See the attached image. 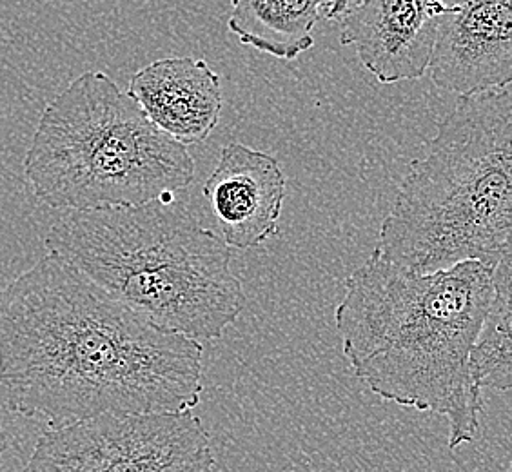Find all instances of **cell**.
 Returning a JSON list of instances; mask_svg holds the SVG:
<instances>
[{
	"label": "cell",
	"instance_id": "4fadbf2b",
	"mask_svg": "<svg viewBox=\"0 0 512 472\" xmlns=\"http://www.w3.org/2000/svg\"><path fill=\"white\" fill-rule=\"evenodd\" d=\"M364 0H320L322 4V19L342 20L347 17L356 6H360Z\"/></svg>",
	"mask_w": 512,
	"mask_h": 472
},
{
	"label": "cell",
	"instance_id": "277c9868",
	"mask_svg": "<svg viewBox=\"0 0 512 472\" xmlns=\"http://www.w3.org/2000/svg\"><path fill=\"white\" fill-rule=\"evenodd\" d=\"M512 95L460 97L411 162L375 251L411 273L462 262L496 267L511 255Z\"/></svg>",
	"mask_w": 512,
	"mask_h": 472
},
{
	"label": "cell",
	"instance_id": "8fae6325",
	"mask_svg": "<svg viewBox=\"0 0 512 472\" xmlns=\"http://www.w3.org/2000/svg\"><path fill=\"white\" fill-rule=\"evenodd\" d=\"M227 28L240 44L275 59L295 60L315 46L320 0H231Z\"/></svg>",
	"mask_w": 512,
	"mask_h": 472
},
{
	"label": "cell",
	"instance_id": "9c48e42d",
	"mask_svg": "<svg viewBox=\"0 0 512 472\" xmlns=\"http://www.w3.org/2000/svg\"><path fill=\"white\" fill-rule=\"evenodd\" d=\"M202 193L227 247L251 249L278 235L286 175L275 157L227 144Z\"/></svg>",
	"mask_w": 512,
	"mask_h": 472
},
{
	"label": "cell",
	"instance_id": "5bb4252c",
	"mask_svg": "<svg viewBox=\"0 0 512 472\" xmlns=\"http://www.w3.org/2000/svg\"><path fill=\"white\" fill-rule=\"evenodd\" d=\"M8 453H10V443L6 434L0 427V472H6V465H8Z\"/></svg>",
	"mask_w": 512,
	"mask_h": 472
},
{
	"label": "cell",
	"instance_id": "6da1fadb",
	"mask_svg": "<svg viewBox=\"0 0 512 472\" xmlns=\"http://www.w3.org/2000/svg\"><path fill=\"white\" fill-rule=\"evenodd\" d=\"M0 385L50 423L193 411L204 345L149 322L48 253L0 291Z\"/></svg>",
	"mask_w": 512,
	"mask_h": 472
},
{
	"label": "cell",
	"instance_id": "3957f363",
	"mask_svg": "<svg viewBox=\"0 0 512 472\" xmlns=\"http://www.w3.org/2000/svg\"><path fill=\"white\" fill-rule=\"evenodd\" d=\"M44 244L138 315L198 344L222 338L246 307L231 247L175 198L69 211Z\"/></svg>",
	"mask_w": 512,
	"mask_h": 472
},
{
	"label": "cell",
	"instance_id": "ba28073f",
	"mask_svg": "<svg viewBox=\"0 0 512 472\" xmlns=\"http://www.w3.org/2000/svg\"><path fill=\"white\" fill-rule=\"evenodd\" d=\"M444 10V0H364L340 20V42L380 84L420 79Z\"/></svg>",
	"mask_w": 512,
	"mask_h": 472
},
{
	"label": "cell",
	"instance_id": "7a4b0ae2",
	"mask_svg": "<svg viewBox=\"0 0 512 472\" xmlns=\"http://www.w3.org/2000/svg\"><path fill=\"white\" fill-rule=\"evenodd\" d=\"M493 275L480 262L411 273L373 251L336 305V333L356 378L384 402L444 416L451 451L480 433L482 389L469 358Z\"/></svg>",
	"mask_w": 512,
	"mask_h": 472
},
{
	"label": "cell",
	"instance_id": "52a82bcc",
	"mask_svg": "<svg viewBox=\"0 0 512 472\" xmlns=\"http://www.w3.org/2000/svg\"><path fill=\"white\" fill-rule=\"evenodd\" d=\"M429 60L436 88L458 97L512 82V0H444Z\"/></svg>",
	"mask_w": 512,
	"mask_h": 472
},
{
	"label": "cell",
	"instance_id": "8992f818",
	"mask_svg": "<svg viewBox=\"0 0 512 472\" xmlns=\"http://www.w3.org/2000/svg\"><path fill=\"white\" fill-rule=\"evenodd\" d=\"M202 420L182 413L100 414L40 434L22 472H213Z\"/></svg>",
	"mask_w": 512,
	"mask_h": 472
},
{
	"label": "cell",
	"instance_id": "7c38bea8",
	"mask_svg": "<svg viewBox=\"0 0 512 472\" xmlns=\"http://www.w3.org/2000/svg\"><path fill=\"white\" fill-rule=\"evenodd\" d=\"M511 264L512 255H507L494 267L493 296L469 358L474 384L503 393L512 387Z\"/></svg>",
	"mask_w": 512,
	"mask_h": 472
},
{
	"label": "cell",
	"instance_id": "5b68a950",
	"mask_svg": "<svg viewBox=\"0 0 512 472\" xmlns=\"http://www.w3.org/2000/svg\"><path fill=\"white\" fill-rule=\"evenodd\" d=\"M24 175L42 204L89 211L171 200L195 160L106 73L86 71L42 111Z\"/></svg>",
	"mask_w": 512,
	"mask_h": 472
},
{
	"label": "cell",
	"instance_id": "30bf717a",
	"mask_svg": "<svg viewBox=\"0 0 512 472\" xmlns=\"http://www.w3.org/2000/svg\"><path fill=\"white\" fill-rule=\"evenodd\" d=\"M128 95L160 131L186 148L215 131L224 108L218 73L193 57L155 60L138 69Z\"/></svg>",
	"mask_w": 512,
	"mask_h": 472
}]
</instances>
